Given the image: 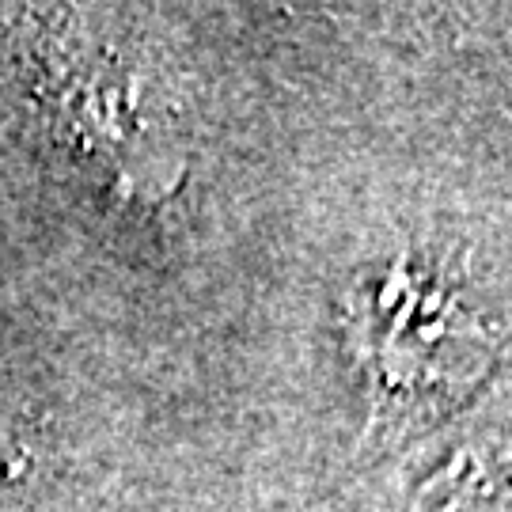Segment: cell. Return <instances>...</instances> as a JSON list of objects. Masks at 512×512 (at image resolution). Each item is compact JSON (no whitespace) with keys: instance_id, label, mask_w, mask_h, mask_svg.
I'll use <instances>...</instances> for the list:
<instances>
[{"instance_id":"1","label":"cell","mask_w":512,"mask_h":512,"mask_svg":"<svg viewBox=\"0 0 512 512\" xmlns=\"http://www.w3.org/2000/svg\"><path fill=\"white\" fill-rule=\"evenodd\" d=\"M42 471V440H38L35 425L0 406V494H12L31 486Z\"/></svg>"}]
</instances>
